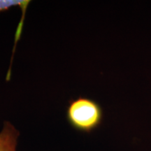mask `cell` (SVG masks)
<instances>
[{"label":"cell","instance_id":"2","mask_svg":"<svg viewBox=\"0 0 151 151\" xmlns=\"http://www.w3.org/2000/svg\"><path fill=\"white\" fill-rule=\"evenodd\" d=\"M20 132L9 121L4 122L0 132V151H16Z\"/></svg>","mask_w":151,"mask_h":151},{"label":"cell","instance_id":"1","mask_svg":"<svg viewBox=\"0 0 151 151\" xmlns=\"http://www.w3.org/2000/svg\"><path fill=\"white\" fill-rule=\"evenodd\" d=\"M66 117L74 129L90 133L101 125L104 112L101 105L96 101L88 97H79L69 101Z\"/></svg>","mask_w":151,"mask_h":151},{"label":"cell","instance_id":"3","mask_svg":"<svg viewBox=\"0 0 151 151\" xmlns=\"http://www.w3.org/2000/svg\"><path fill=\"white\" fill-rule=\"evenodd\" d=\"M30 3V1L22 0H0V14L6 11L14 6L20 7L22 12L24 13Z\"/></svg>","mask_w":151,"mask_h":151}]
</instances>
